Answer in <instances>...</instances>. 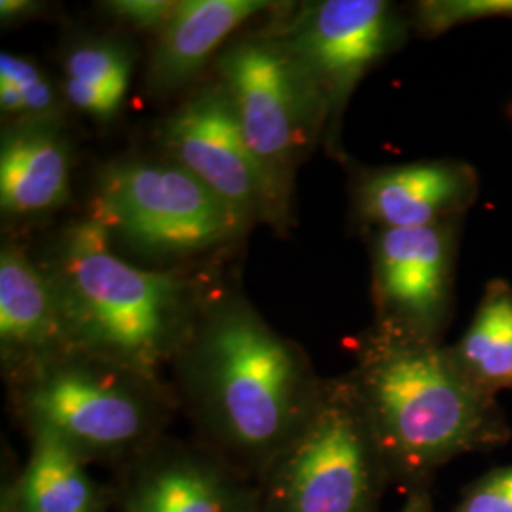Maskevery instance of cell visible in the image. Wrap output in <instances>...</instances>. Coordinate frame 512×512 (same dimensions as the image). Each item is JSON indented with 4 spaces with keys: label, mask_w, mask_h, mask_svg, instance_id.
I'll return each instance as SVG.
<instances>
[{
    "label": "cell",
    "mask_w": 512,
    "mask_h": 512,
    "mask_svg": "<svg viewBox=\"0 0 512 512\" xmlns=\"http://www.w3.org/2000/svg\"><path fill=\"white\" fill-rule=\"evenodd\" d=\"M54 296L65 349L158 378L219 287L209 270H152L129 262L88 213L33 253Z\"/></svg>",
    "instance_id": "6da1fadb"
},
{
    "label": "cell",
    "mask_w": 512,
    "mask_h": 512,
    "mask_svg": "<svg viewBox=\"0 0 512 512\" xmlns=\"http://www.w3.org/2000/svg\"><path fill=\"white\" fill-rule=\"evenodd\" d=\"M177 357L205 416L247 450L298 437L323 397L302 351L266 323L238 285L220 283Z\"/></svg>",
    "instance_id": "7a4b0ae2"
},
{
    "label": "cell",
    "mask_w": 512,
    "mask_h": 512,
    "mask_svg": "<svg viewBox=\"0 0 512 512\" xmlns=\"http://www.w3.org/2000/svg\"><path fill=\"white\" fill-rule=\"evenodd\" d=\"M387 446L414 461H433L499 433L492 395L478 389L439 342L372 330L351 385Z\"/></svg>",
    "instance_id": "3957f363"
},
{
    "label": "cell",
    "mask_w": 512,
    "mask_h": 512,
    "mask_svg": "<svg viewBox=\"0 0 512 512\" xmlns=\"http://www.w3.org/2000/svg\"><path fill=\"white\" fill-rule=\"evenodd\" d=\"M88 215L129 262L188 268L234 249L255 228L162 154H126L101 165Z\"/></svg>",
    "instance_id": "277c9868"
},
{
    "label": "cell",
    "mask_w": 512,
    "mask_h": 512,
    "mask_svg": "<svg viewBox=\"0 0 512 512\" xmlns=\"http://www.w3.org/2000/svg\"><path fill=\"white\" fill-rule=\"evenodd\" d=\"M272 14V12H270ZM238 33L217 55L213 76L224 84L268 196L270 226L293 224L296 173L323 145L327 124L310 78L274 21Z\"/></svg>",
    "instance_id": "5b68a950"
},
{
    "label": "cell",
    "mask_w": 512,
    "mask_h": 512,
    "mask_svg": "<svg viewBox=\"0 0 512 512\" xmlns=\"http://www.w3.org/2000/svg\"><path fill=\"white\" fill-rule=\"evenodd\" d=\"M270 19L310 78L325 114V148L342 164V124L366 74L408 42L406 8L387 0H313L277 4Z\"/></svg>",
    "instance_id": "8992f818"
},
{
    "label": "cell",
    "mask_w": 512,
    "mask_h": 512,
    "mask_svg": "<svg viewBox=\"0 0 512 512\" xmlns=\"http://www.w3.org/2000/svg\"><path fill=\"white\" fill-rule=\"evenodd\" d=\"M19 401L35 425L76 450H120L160 416L158 378L90 353L63 349L21 374Z\"/></svg>",
    "instance_id": "52a82bcc"
},
{
    "label": "cell",
    "mask_w": 512,
    "mask_h": 512,
    "mask_svg": "<svg viewBox=\"0 0 512 512\" xmlns=\"http://www.w3.org/2000/svg\"><path fill=\"white\" fill-rule=\"evenodd\" d=\"M463 220L366 234L376 329L439 342L456 300Z\"/></svg>",
    "instance_id": "ba28073f"
},
{
    "label": "cell",
    "mask_w": 512,
    "mask_h": 512,
    "mask_svg": "<svg viewBox=\"0 0 512 512\" xmlns=\"http://www.w3.org/2000/svg\"><path fill=\"white\" fill-rule=\"evenodd\" d=\"M154 137L158 154L181 165L243 219L270 224L266 188L219 78L194 88L158 122Z\"/></svg>",
    "instance_id": "9c48e42d"
},
{
    "label": "cell",
    "mask_w": 512,
    "mask_h": 512,
    "mask_svg": "<svg viewBox=\"0 0 512 512\" xmlns=\"http://www.w3.org/2000/svg\"><path fill=\"white\" fill-rule=\"evenodd\" d=\"M349 213L359 234L465 220L480 194L475 167L458 158L361 165L348 158Z\"/></svg>",
    "instance_id": "30bf717a"
},
{
    "label": "cell",
    "mask_w": 512,
    "mask_h": 512,
    "mask_svg": "<svg viewBox=\"0 0 512 512\" xmlns=\"http://www.w3.org/2000/svg\"><path fill=\"white\" fill-rule=\"evenodd\" d=\"M366 420L351 387L321 397L289 459L287 512H361L368 486Z\"/></svg>",
    "instance_id": "8fae6325"
},
{
    "label": "cell",
    "mask_w": 512,
    "mask_h": 512,
    "mask_svg": "<svg viewBox=\"0 0 512 512\" xmlns=\"http://www.w3.org/2000/svg\"><path fill=\"white\" fill-rule=\"evenodd\" d=\"M74 145L67 120L2 124L0 213L10 230L37 228L73 194Z\"/></svg>",
    "instance_id": "7c38bea8"
},
{
    "label": "cell",
    "mask_w": 512,
    "mask_h": 512,
    "mask_svg": "<svg viewBox=\"0 0 512 512\" xmlns=\"http://www.w3.org/2000/svg\"><path fill=\"white\" fill-rule=\"evenodd\" d=\"M264 0H177L164 27L154 35L145 86L154 97L183 92L213 67L220 50L247 21L270 14Z\"/></svg>",
    "instance_id": "4fadbf2b"
},
{
    "label": "cell",
    "mask_w": 512,
    "mask_h": 512,
    "mask_svg": "<svg viewBox=\"0 0 512 512\" xmlns=\"http://www.w3.org/2000/svg\"><path fill=\"white\" fill-rule=\"evenodd\" d=\"M0 348L4 363L21 374L65 349L46 275L14 236L0 247Z\"/></svg>",
    "instance_id": "5bb4252c"
},
{
    "label": "cell",
    "mask_w": 512,
    "mask_h": 512,
    "mask_svg": "<svg viewBox=\"0 0 512 512\" xmlns=\"http://www.w3.org/2000/svg\"><path fill=\"white\" fill-rule=\"evenodd\" d=\"M137 57L135 44L114 33L71 42L59 78L69 110L97 126L112 124L126 105Z\"/></svg>",
    "instance_id": "9a60e30c"
},
{
    "label": "cell",
    "mask_w": 512,
    "mask_h": 512,
    "mask_svg": "<svg viewBox=\"0 0 512 512\" xmlns=\"http://www.w3.org/2000/svg\"><path fill=\"white\" fill-rule=\"evenodd\" d=\"M450 353L484 393L494 397L499 389H512L511 283L501 277L486 283L469 329Z\"/></svg>",
    "instance_id": "2e32d148"
},
{
    "label": "cell",
    "mask_w": 512,
    "mask_h": 512,
    "mask_svg": "<svg viewBox=\"0 0 512 512\" xmlns=\"http://www.w3.org/2000/svg\"><path fill=\"white\" fill-rule=\"evenodd\" d=\"M35 429L37 444L23 478V511L88 512L92 488L78 450L48 427Z\"/></svg>",
    "instance_id": "e0dca14e"
},
{
    "label": "cell",
    "mask_w": 512,
    "mask_h": 512,
    "mask_svg": "<svg viewBox=\"0 0 512 512\" xmlns=\"http://www.w3.org/2000/svg\"><path fill=\"white\" fill-rule=\"evenodd\" d=\"M69 105L61 82L33 57L0 54V118L2 124L67 120Z\"/></svg>",
    "instance_id": "ac0fdd59"
},
{
    "label": "cell",
    "mask_w": 512,
    "mask_h": 512,
    "mask_svg": "<svg viewBox=\"0 0 512 512\" xmlns=\"http://www.w3.org/2000/svg\"><path fill=\"white\" fill-rule=\"evenodd\" d=\"M135 512H228V501L213 476L190 465H175L148 480Z\"/></svg>",
    "instance_id": "d6986e66"
},
{
    "label": "cell",
    "mask_w": 512,
    "mask_h": 512,
    "mask_svg": "<svg viewBox=\"0 0 512 512\" xmlns=\"http://www.w3.org/2000/svg\"><path fill=\"white\" fill-rule=\"evenodd\" d=\"M406 12L414 33L437 38L480 19H512V0H420Z\"/></svg>",
    "instance_id": "ffe728a7"
},
{
    "label": "cell",
    "mask_w": 512,
    "mask_h": 512,
    "mask_svg": "<svg viewBox=\"0 0 512 512\" xmlns=\"http://www.w3.org/2000/svg\"><path fill=\"white\" fill-rule=\"evenodd\" d=\"M177 0H109L101 2L99 10L112 21L152 37L171 16Z\"/></svg>",
    "instance_id": "44dd1931"
},
{
    "label": "cell",
    "mask_w": 512,
    "mask_h": 512,
    "mask_svg": "<svg viewBox=\"0 0 512 512\" xmlns=\"http://www.w3.org/2000/svg\"><path fill=\"white\" fill-rule=\"evenodd\" d=\"M461 512H512V467L480 482Z\"/></svg>",
    "instance_id": "7402d4cb"
},
{
    "label": "cell",
    "mask_w": 512,
    "mask_h": 512,
    "mask_svg": "<svg viewBox=\"0 0 512 512\" xmlns=\"http://www.w3.org/2000/svg\"><path fill=\"white\" fill-rule=\"evenodd\" d=\"M48 6L37 0H2L0 2V23L2 27H14L40 18Z\"/></svg>",
    "instance_id": "603a6c76"
},
{
    "label": "cell",
    "mask_w": 512,
    "mask_h": 512,
    "mask_svg": "<svg viewBox=\"0 0 512 512\" xmlns=\"http://www.w3.org/2000/svg\"><path fill=\"white\" fill-rule=\"evenodd\" d=\"M410 512H423V511H410Z\"/></svg>",
    "instance_id": "cb8c5ba5"
}]
</instances>
